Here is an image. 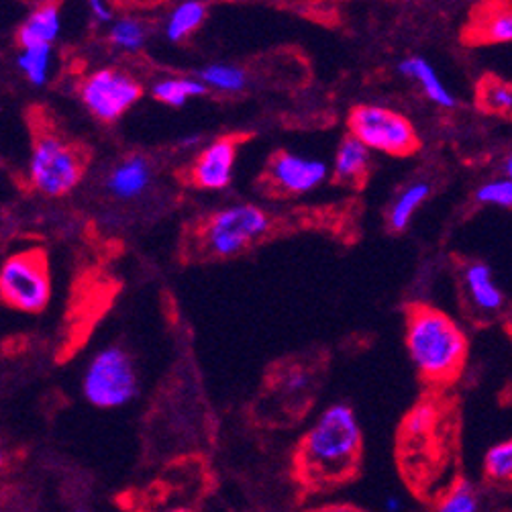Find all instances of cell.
Returning a JSON list of instances; mask_svg holds the SVG:
<instances>
[{"mask_svg": "<svg viewBox=\"0 0 512 512\" xmlns=\"http://www.w3.org/2000/svg\"><path fill=\"white\" fill-rule=\"evenodd\" d=\"M406 349L425 382L449 386L466 370L470 343L464 329L443 311L411 304L406 309Z\"/></svg>", "mask_w": 512, "mask_h": 512, "instance_id": "6da1fadb", "label": "cell"}, {"mask_svg": "<svg viewBox=\"0 0 512 512\" xmlns=\"http://www.w3.org/2000/svg\"><path fill=\"white\" fill-rule=\"evenodd\" d=\"M362 427L345 404H333L304 435L298 451L302 470L315 480H339L360 462Z\"/></svg>", "mask_w": 512, "mask_h": 512, "instance_id": "7a4b0ae2", "label": "cell"}, {"mask_svg": "<svg viewBox=\"0 0 512 512\" xmlns=\"http://www.w3.org/2000/svg\"><path fill=\"white\" fill-rule=\"evenodd\" d=\"M84 151L51 129H39L33 135L29 158V182L45 196H66L72 192L86 170Z\"/></svg>", "mask_w": 512, "mask_h": 512, "instance_id": "3957f363", "label": "cell"}, {"mask_svg": "<svg viewBox=\"0 0 512 512\" xmlns=\"http://www.w3.org/2000/svg\"><path fill=\"white\" fill-rule=\"evenodd\" d=\"M137 390L139 378L133 357L119 345L100 349L84 372L82 392L96 408H121L137 396Z\"/></svg>", "mask_w": 512, "mask_h": 512, "instance_id": "277c9868", "label": "cell"}, {"mask_svg": "<svg viewBox=\"0 0 512 512\" xmlns=\"http://www.w3.org/2000/svg\"><path fill=\"white\" fill-rule=\"evenodd\" d=\"M347 127L349 135L360 139L368 149L394 158L413 156L421 149V139L413 123L380 105H357L349 113Z\"/></svg>", "mask_w": 512, "mask_h": 512, "instance_id": "5b68a950", "label": "cell"}, {"mask_svg": "<svg viewBox=\"0 0 512 512\" xmlns=\"http://www.w3.org/2000/svg\"><path fill=\"white\" fill-rule=\"evenodd\" d=\"M0 296L15 311H45L51 298V276L41 249H23L9 255L0 270Z\"/></svg>", "mask_w": 512, "mask_h": 512, "instance_id": "8992f818", "label": "cell"}, {"mask_svg": "<svg viewBox=\"0 0 512 512\" xmlns=\"http://www.w3.org/2000/svg\"><path fill=\"white\" fill-rule=\"evenodd\" d=\"M270 231V217L255 204H233L204 221L202 243L217 258H233Z\"/></svg>", "mask_w": 512, "mask_h": 512, "instance_id": "52a82bcc", "label": "cell"}, {"mask_svg": "<svg viewBox=\"0 0 512 512\" xmlns=\"http://www.w3.org/2000/svg\"><path fill=\"white\" fill-rule=\"evenodd\" d=\"M80 98L98 121L113 123L141 98V86L125 72L96 70L80 84Z\"/></svg>", "mask_w": 512, "mask_h": 512, "instance_id": "ba28073f", "label": "cell"}, {"mask_svg": "<svg viewBox=\"0 0 512 512\" xmlns=\"http://www.w3.org/2000/svg\"><path fill=\"white\" fill-rule=\"evenodd\" d=\"M329 176L325 162L298 156L292 151H278L272 156L266 178L276 192L282 194H306L319 188Z\"/></svg>", "mask_w": 512, "mask_h": 512, "instance_id": "9c48e42d", "label": "cell"}, {"mask_svg": "<svg viewBox=\"0 0 512 512\" xmlns=\"http://www.w3.org/2000/svg\"><path fill=\"white\" fill-rule=\"evenodd\" d=\"M237 137H219L200 151L192 170L190 180L202 190H223L233 180L237 160Z\"/></svg>", "mask_w": 512, "mask_h": 512, "instance_id": "30bf717a", "label": "cell"}, {"mask_svg": "<svg viewBox=\"0 0 512 512\" xmlns=\"http://www.w3.org/2000/svg\"><path fill=\"white\" fill-rule=\"evenodd\" d=\"M468 45L512 43V3L476 5L462 31Z\"/></svg>", "mask_w": 512, "mask_h": 512, "instance_id": "8fae6325", "label": "cell"}, {"mask_svg": "<svg viewBox=\"0 0 512 512\" xmlns=\"http://www.w3.org/2000/svg\"><path fill=\"white\" fill-rule=\"evenodd\" d=\"M62 17L58 5H39L29 13L17 31V43L21 49L27 47H51L60 35Z\"/></svg>", "mask_w": 512, "mask_h": 512, "instance_id": "7c38bea8", "label": "cell"}, {"mask_svg": "<svg viewBox=\"0 0 512 512\" xmlns=\"http://www.w3.org/2000/svg\"><path fill=\"white\" fill-rule=\"evenodd\" d=\"M370 172V149L353 135H347L337 153H335V164L333 174L335 180L351 186H362Z\"/></svg>", "mask_w": 512, "mask_h": 512, "instance_id": "4fadbf2b", "label": "cell"}, {"mask_svg": "<svg viewBox=\"0 0 512 512\" xmlns=\"http://www.w3.org/2000/svg\"><path fill=\"white\" fill-rule=\"evenodd\" d=\"M474 100L482 113L512 123V82L484 74L476 84Z\"/></svg>", "mask_w": 512, "mask_h": 512, "instance_id": "5bb4252c", "label": "cell"}, {"mask_svg": "<svg viewBox=\"0 0 512 512\" xmlns=\"http://www.w3.org/2000/svg\"><path fill=\"white\" fill-rule=\"evenodd\" d=\"M464 282L472 302L484 313H496L502 309L504 294L494 282L492 270L486 264L474 262L464 272Z\"/></svg>", "mask_w": 512, "mask_h": 512, "instance_id": "9a60e30c", "label": "cell"}, {"mask_svg": "<svg viewBox=\"0 0 512 512\" xmlns=\"http://www.w3.org/2000/svg\"><path fill=\"white\" fill-rule=\"evenodd\" d=\"M398 72L406 78L415 80L423 92L429 96V100H433L435 105L443 107V109H453L457 105L455 96L445 88V84L441 82V78L437 76V72L431 68V64L423 58H406L398 64Z\"/></svg>", "mask_w": 512, "mask_h": 512, "instance_id": "2e32d148", "label": "cell"}, {"mask_svg": "<svg viewBox=\"0 0 512 512\" xmlns=\"http://www.w3.org/2000/svg\"><path fill=\"white\" fill-rule=\"evenodd\" d=\"M151 182V168L145 158H129L109 174V190L123 200L141 196Z\"/></svg>", "mask_w": 512, "mask_h": 512, "instance_id": "e0dca14e", "label": "cell"}, {"mask_svg": "<svg viewBox=\"0 0 512 512\" xmlns=\"http://www.w3.org/2000/svg\"><path fill=\"white\" fill-rule=\"evenodd\" d=\"M431 194V186L427 182H417L400 192V196L394 200L392 209L388 213V225L392 231H404L415 217V213L421 209V204Z\"/></svg>", "mask_w": 512, "mask_h": 512, "instance_id": "ac0fdd59", "label": "cell"}, {"mask_svg": "<svg viewBox=\"0 0 512 512\" xmlns=\"http://www.w3.org/2000/svg\"><path fill=\"white\" fill-rule=\"evenodd\" d=\"M207 7L202 3H196V0H190V3H180L168 17L166 21V35L170 41L180 43L188 39L192 33L198 31V27L207 19Z\"/></svg>", "mask_w": 512, "mask_h": 512, "instance_id": "d6986e66", "label": "cell"}, {"mask_svg": "<svg viewBox=\"0 0 512 512\" xmlns=\"http://www.w3.org/2000/svg\"><path fill=\"white\" fill-rule=\"evenodd\" d=\"M151 94L168 107H184L190 98L207 94V84L198 78H168L153 86Z\"/></svg>", "mask_w": 512, "mask_h": 512, "instance_id": "ffe728a7", "label": "cell"}, {"mask_svg": "<svg viewBox=\"0 0 512 512\" xmlns=\"http://www.w3.org/2000/svg\"><path fill=\"white\" fill-rule=\"evenodd\" d=\"M484 474L494 484L512 482V437L492 445L484 455Z\"/></svg>", "mask_w": 512, "mask_h": 512, "instance_id": "44dd1931", "label": "cell"}, {"mask_svg": "<svg viewBox=\"0 0 512 512\" xmlns=\"http://www.w3.org/2000/svg\"><path fill=\"white\" fill-rule=\"evenodd\" d=\"M17 66L31 84L43 86L47 82L49 68H51V47L21 49V54L17 58Z\"/></svg>", "mask_w": 512, "mask_h": 512, "instance_id": "7402d4cb", "label": "cell"}, {"mask_svg": "<svg viewBox=\"0 0 512 512\" xmlns=\"http://www.w3.org/2000/svg\"><path fill=\"white\" fill-rule=\"evenodd\" d=\"M198 78L207 86L221 92H239L245 88V82H247L245 72L229 64H213L209 68H204Z\"/></svg>", "mask_w": 512, "mask_h": 512, "instance_id": "603a6c76", "label": "cell"}, {"mask_svg": "<svg viewBox=\"0 0 512 512\" xmlns=\"http://www.w3.org/2000/svg\"><path fill=\"white\" fill-rule=\"evenodd\" d=\"M435 512H480V494L470 482H459L439 500Z\"/></svg>", "mask_w": 512, "mask_h": 512, "instance_id": "cb8c5ba5", "label": "cell"}, {"mask_svg": "<svg viewBox=\"0 0 512 512\" xmlns=\"http://www.w3.org/2000/svg\"><path fill=\"white\" fill-rule=\"evenodd\" d=\"M111 41L127 51H137L143 47L145 37H147V29L141 21L133 19V17H123L119 21H115L111 25Z\"/></svg>", "mask_w": 512, "mask_h": 512, "instance_id": "d4e9b609", "label": "cell"}, {"mask_svg": "<svg viewBox=\"0 0 512 512\" xmlns=\"http://www.w3.org/2000/svg\"><path fill=\"white\" fill-rule=\"evenodd\" d=\"M476 198L482 204H496V207L512 209V178L492 180L480 186L476 192Z\"/></svg>", "mask_w": 512, "mask_h": 512, "instance_id": "484cf974", "label": "cell"}, {"mask_svg": "<svg viewBox=\"0 0 512 512\" xmlns=\"http://www.w3.org/2000/svg\"><path fill=\"white\" fill-rule=\"evenodd\" d=\"M309 384H311V376H309V372L302 370V368H292L284 376V388L290 390V392L304 390Z\"/></svg>", "mask_w": 512, "mask_h": 512, "instance_id": "4316f807", "label": "cell"}, {"mask_svg": "<svg viewBox=\"0 0 512 512\" xmlns=\"http://www.w3.org/2000/svg\"><path fill=\"white\" fill-rule=\"evenodd\" d=\"M90 15L96 23L105 25V23H111L115 13H113V7H109L107 3H102V0H92L90 3Z\"/></svg>", "mask_w": 512, "mask_h": 512, "instance_id": "83f0119b", "label": "cell"}, {"mask_svg": "<svg viewBox=\"0 0 512 512\" xmlns=\"http://www.w3.org/2000/svg\"><path fill=\"white\" fill-rule=\"evenodd\" d=\"M384 508H386V512H402V502L396 496H388L384 500Z\"/></svg>", "mask_w": 512, "mask_h": 512, "instance_id": "f1b7e54d", "label": "cell"}, {"mask_svg": "<svg viewBox=\"0 0 512 512\" xmlns=\"http://www.w3.org/2000/svg\"><path fill=\"white\" fill-rule=\"evenodd\" d=\"M325 512H364V510L353 508V506H331V508H327Z\"/></svg>", "mask_w": 512, "mask_h": 512, "instance_id": "f546056e", "label": "cell"}, {"mask_svg": "<svg viewBox=\"0 0 512 512\" xmlns=\"http://www.w3.org/2000/svg\"><path fill=\"white\" fill-rule=\"evenodd\" d=\"M504 170H506V176H508V178H512V156L506 160V166H504Z\"/></svg>", "mask_w": 512, "mask_h": 512, "instance_id": "4dcf8cb0", "label": "cell"}, {"mask_svg": "<svg viewBox=\"0 0 512 512\" xmlns=\"http://www.w3.org/2000/svg\"><path fill=\"white\" fill-rule=\"evenodd\" d=\"M168 512H190V510H184V508H174V510H168Z\"/></svg>", "mask_w": 512, "mask_h": 512, "instance_id": "1f68e13d", "label": "cell"}, {"mask_svg": "<svg viewBox=\"0 0 512 512\" xmlns=\"http://www.w3.org/2000/svg\"><path fill=\"white\" fill-rule=\"evenodd\" d=\"M74 512H88V510H86V508H76Z\"/></svg>", "mask_w": 512, "mask_h": 512, "instance_id": "d6a6232c", "label": "cell"}, {"mask_svg": "<svg viewBox=\"0 0 512 512\" xmlns=\"http://www.w3.org/2000/svg\"><path fill=\"white\" fill-rule=\"evenodd\" d=\"M508 333H510V337H512V325H510V327H508Z\"/></svg>", "mask_w": 512, "mask_h": 512, "instance_id": "836d02e7", "label": "cell"}]
</instances>
